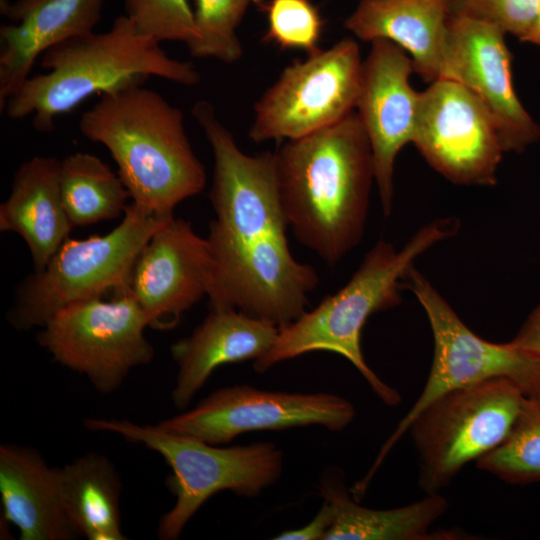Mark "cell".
<instances>
[{
    "label": "cell",
    "instance_id": "obj_1",
    "mask_svg": "<svg viewBox=\"0 0 540 540\" xmlns=\"http://www.w3.org/2000/svg\"><path fill=\"white\" fill-rule=\"evenodd\" d=\"M192 115L214 157L209 308L237 310L282 328L306 311L318 275L290 251L274 154L244 153L206 100L193 105Z\"/></svg>",
    "mask_w": 540,
    "mask_h": 540
},
{
    "label": "cell",
    "instance_id": "obj_2",
    "mask_svg": "<svg viewBox=\"0 0 540 540\" xmlns=\"http://www.w3.org/2000/svg\"><path fill=\"white\" fill-rule=\"evenodd\" d=\"M274 154L281 205L296 239L329 266L362 239L375 182L371 146L353 111Z\"/></svg>",
    "mask_w": 540,
    "mask_h": 540
},
{
    "label": "cell",
    "instance_id": "obj_3",
    "mask_svg": "<svg viewBox=\"0 0 540 540\" xmlns=\"http://www.w3.org/2000/svg\"><path fill=\"white\" fill-rule=\"evenodd\" d=\"M79 130L109 151L132 202L154 214L173 216L180 202L205 187L183 112L142 84L100 95L82 114Z\"/></svg>",
    "mask_w": 540,
    "mask_h": 540
},
{
    "label": "cell",
    "instance_id": "obj_4",
    "mask_svg": "<svg viewBox=\"0 0 540 540\" xmlns=\"http://www.w3.org/2000/svg\"><path fill=\"white\" fill-rule=\"evenodd\" d=\"M45 73L29 76L1 110L11 119L32 115V126L42 133L91 95L142 84L160 77L184 86L200 82L196 67L168 56L155 39L137 31L126 15L111 28L58 43L40 56Z\"/></svg>",
    "mask_w": 540,
    "mask_h": 540
},
{
    "label": "cell",
    "instance_id": "obj_5",
    "mask_svg": "<svg viewBox=\"0 0 540 540\" xmlns=\"http://www.w3.org/2000/svg\"><path fill=\"white\" fill-rule=\"evenodd\" d=\"M457 230L458 222L445 218L425 225L400 250L378 241L339 291L279 328L271 349L254 361V370L263 373L280 362L314 351L337 353L355 366L385 404L399 403V393L366 363L361 349L362 329L371 315L400 304L401 281L414 261Z\"/></svg>",
    "mask_w": 540,
    "mask_h": 540
},
{
    "label": "cell",
    "instance_id": "obj_6",
    "mask_svg": "<svg viewBox=\"0 0 540 540\" xmlns=\"http://www.w3.org/2000/svg\"><path fill=\"white\" fill-rule=\"evenodd\" d=\"M91 431L110 432L157 452L171 468L168 486L174 506L159 520L157 535L177 539L185 525L214 494L231 491L254 498L273 485L283 471L282 451L271 442L217 447L177 435L157 425H139L125 419L86 418Z\"/></svg>",
    "mask_w": 540,
    "mask_h": 540
},
{
    "label": "cell",
    "instance_id": "obj_7",
    "mask_svg": "<svg viewBox=\"0 0 540 540\" xmlns=\"http://www.w3.org/2000/svg\"><path fill=\"white\" fill-rule=\"evenodd\" d=\"M173 216L154 214L135 203L112 231L86 239L68 237L45 268L17 288L8 319L18 330L43 327L60 310L127 290L132 267L152 235Z\"/></svg>",
    "mask_w": 540,
    "mask_h": 540
},
{
    "label": "cell",
    "instance_id": "obj_8",
    "mask_svg": "<svg viewBox=\"0 0 540 540\" xmlns=\"http://www.w3.org/2000/svg\"><path fill=\"white\" fill-rule=\"evenodd\" d=\"M404 281L429 320L434 337V357L424 389L382 446L366 475L368 479H372L415 418L436 399L453 390L505 378L516 383L527 397L536 399L540 396V356L519 348L512 341L494 343L479 337L414 266Z\"/></svg>",
    "mask_w": 540,
    "mask_h": 540
},
{
    "label": "cell",
    "instance_id": "obj_9",
    "mask_svg": "<svg viewBox=\"0 0 540 540\" xmlns=\"http://www.w3.org/2000/svg\"><path fill=\"white\" fill-rule=\"evenodd\" d=\"M528 398L516 383L499 378L453 390L426 407L409 427L420 456L421 489L439 493L467 463L499 446Z\"/></svg>",
    "mask_w": 540,
    "mask_h": 540
},
{
    "label": "cell",
    "instance_id": "obj_10",
    "mask_svg": "<svg viewBox=\"0 0 540 540\" xmlns=\"http://www.w3.org/2000/svg\"><path fill=\"white\" fill-rule=\"evenodd\" d=\"M147 327L144 312L126 290L111 300L93 298L60 310L41 327L37 341L60 365L110 394L133 368L153 360Z\"/></svg>",
    "mask_w": 540,
    "mask_h": 540
},
{
    "label": "cell",
    "instance_id": "obj_11",
    "mask_svg": "<svg viewBox=\"0 0 540 540\" xmlns=\"http://www.w3.org/2000/svg\"><path fill=\"white\" fill-rule=\"evenodd\" d=\"M362 68L359 45L351 37L294 61L255 104L249 138L292 140L342 120L356 108Z\"/></svg>",
    "mask_w": 540,
    "mask_h": 540
},
{
    "label": "cell",
    "instance_id": "obj_12",
    "mask_svg": "<svg viewBox=\"0 0 540 540\" xmlns=\"http://www.w3.org/2000/svg\"><path fill=\"white\" fill-rule=\"evenodd\" d=\"M412 144L426 162L459 185L493 186L504 148L496 122L468 88L439 78L420 91Z\"/></svg>",
    "mask_w": 540,
    "mask_h": 540
},
{
    "label": "cell",
    "instance_id": "obj_13",
    "mask_svg": "<svg viewBox=\"0 0 540 540\" xmlns=\"http://www.w3.org/2000/svg\"><path fill=\"white\" fill-rule=\"evenodd\" d=\"M355 414L350 401L332 393L268 391L242 384L220 388L194 408L156 425L169 433L219 445L260 430L316 425L337 432Z\"/></svg>",
    "mask_w": 540,
    "mask_h": 540
},
{
    "label": "cell",
    "instance_id": "obj_14",
    "mask_svg": "<svg viewBox=\"0 0 540 540\" xmlns=\"http://www.w3.org/2000/svg\"><path fill=\"white\" fill-rule=\"evenodd\" d=\"M505 36L490 23L450 16L440 78L473 92L492 114L504 151L520 153L540 139V126L516 95Z\"/></svg>",
    "mask_w": 540,
    "mask_h": 540
},
{
    "label": "cell",
    "instance_id": "obj_15",
    "mask_svg": "<svg viewBox=\"0 0 540 540\" xmlns=\"http://www.w3.org/2000/svg\"><path fill=\"white\" fill-rule=\"evenodd\" d=\"M414 67L409 55L388 40H375L363 61L357 114L367 134L383 214L393 203L395 160L412 143L420 92L410 82Z\"/></svg>",
    "mask_w": 540,
    "mask_h": 540
},
{
    "label": "cell",
    "instance_id": "obj_16",
    "mask_svg": "<svg viewBox=\"0 0 540 540\" xmlns=\"http://www.w3.org/2000/svg\"><path fill=\"white\" fill-rule=\"evenodd\" d=\"M207 239L190 222L170 218L145 244L130 273L127 291L144 312L148 327L174 328L204 295L211 278Z\"/></svg>",
    "mask_w": 540,
    "mask_h": 540
},
{
    "label": "cell",
    "instance_id": "obj_17",
    "mask_svg": "<svg viewBox=\"0 0 540 540\" xmlns=\"http://www.w3.org/2000/svg\"><path fill=\"white\" fill-rule=\"evenodd\" d=\"M105 0H0V109L50 47L94 32Z\"/></svg>",
    "mask_w": 540,
    "mask_h": 540
},
{
    "label": "cell",
    "instance_id": "obj_18",
    "mask_svg": "<svg viewBox=\"0 0 540 540\" xmlns=\"http://www.w3.org/2000/svg\"><path fill=\"white\" fill-rule=\"evenodd\" d=\"M279 328L233 309H210L206 318L170 352L177 365L173 404L185 409L219 366L257 360L273 346Z\"/></svg>",
    "mask_w": 540,
    "mask_h": 540
},
{
    "label": "cell",
    "instance_id": "obj_19",
    "mask_svg": "<svg viewBox=\"0 0 540 540\" xmlns=\"http://www.w3.org/2000/svg\"><path fill=\"white\" fill-rule=\"evenodd\" d=\"M450 16V0H360L344 26L360 40L396 44L431 83L441 77Z\"/></svg>",
    "mask_w": 540,
    "mask_h": 540
},
{
    "label": "cell",
    "instance_id": "obj_20",
    "mask_svg": "<svg viewBox=\"0 0 540 540\" xmlns=\"http://www.w3.org/2000/svg\"><path fill=\"white\" fill-rule=\"evenodd\" d=\"M0 494L5 520L21 540H71L79 535L61 501L56 467L35 450L0 446Z\"/></svg>",
    "mask_w": 540,
    "mask_h": 540
},
{
    "label": "cell",
    "instance_id": "obj_21",
    "mask_svg": "<svg viewBox=\"0 0 540 540\" xmlns=\"http://www.w3.org/2000/svg\"><path fill=\"white\" fill-rule=\"evenodd\" d=\"M60 164L47 156L23 162L13 174L8 198L0 205V230L22 237L35 272L45 268L73 228L62 203Z\"/></svg>",
    "mask_w": 540,
    "mask_h": 540
},
{
    "label": "cell",
    "instance_id": "obj_22",
    "mask_svg": "<svg viewBox=\"0 0 540 540\" xmlns=\"http://www.w3.org/2000/svg\"><path fill=\"white\" fill-rule=\"evenodd\" d=\"M318 490L334 509V521L324 540H425L456 536L447 532L429 533L430 526L448 506L439 493L427 494L420 501L398 508L370 509L350 496L334 471L324 473Z\"/></svg>",
    "mask_w": 540,
    "mask_h": 540
},
{
    "label": "cell",
    "instance_id": "obj_23",
    "mask_svg": "<svg viewBox=\"0 0 540 540\" xmlns=\"http://www.w3.org/2000/svg\"><path fill=\"white\" fill-rule=\"evenodd\" d=\"M64 510L79 536L124 540L121 531V478L104 455L88 453L56 467Z\"/></svg>",
    "mask_w": 540,
    "mask_h": 540
},
{
    "label": "cell",
    "instance_id": "obj_24",
    "mask_svg": "<svg viewBox=\"0 0 540 540\" xmlns=\"http://www.w3.org/2000/svg\"><path fill=\"white\" fill-rule=\"evenodd\" d=\"M59 184L73 228L120 217L130 198L119 174L90 153L76 152L61 160Z\"/></svg>",
    "mask_w": 540,
    "mask_h": 540
},
{
    "label": "cell",
    "instance_id": "obj_25",
    "mask_svg": "<svg viewBox=\"0 0 540 540\" xmlns=\"http://www.w3.org/2000/svg\"><path fill=\"white\" fill-rule=\"evenodd\" d=\"M477 467L513 484L540 481V403L528 402L508 437L476 461Z\"/></svg>",
    "mask_w": 540,
    "mask_h": 540
},
{
    "label": "cell",
    "instance_id": "obj_26",
    "mask_svg": "<svg viewBox=\"0 0 540 540\" xmlns=\"http://www.w3.org/2000/svg\"><path fill=\"white\" fill-rule=\"evenodd\" d=\"M252 0H194V38L186 45L195 58L238 61L243 53L236 29Z\"/></svg>",
    "mask_w": 540,
    "mask_h": 540
},
{
    "label": "cell",
    "instance_id": "obj_27",
    "mask_svg": "<svg viewBox=\"0 0 540 540\" xmlns=\"http://www.w3.org/2000/svg\"><path fill=\"white\" fill-rule=\"evenodd\" d=\"M265 39L282 49L318 51L323 19L312 0H269Z\"/></svg>",
    "mask_w": 540,
    "mask_h": 540
},
{
    "label": "cell",
    "instance_id": "obj_28",
    "mask_svg": "<svg viewBox=\"0 0 540 540\" xmlns=\"http://www.w3.org/2000/svg\"><path fill=\"white\" fill-rule=\"evenodd\" d=\"M125 15L137 31L161 43L194 38L193 8L189 0H124Z\"/></svg>",
    "mask_w": 540,
    "mask_h": 540
},
{
    "label": "cell",
    "instance_id": "obj_29",
    "mask_svg": "<svg viewBox=\"0 0 540 540\" xmlns=\"http://www.w3.org/2000/svg\"><path fill=\"white\" fill-rule=\"evenodd\" d=\"M451 16L490 23L524 42L538 14L540 0H450Z\"/></svg>",
    "mask_w": 540,
    "mask_h": 540
},
{
    "label": "cell",
    "instance_id": "obj_30",
    "mask_svg": "<svg viewBox=\"0 0 540 540\" xmlns=\"http://www.w3.org/2000/svg\"><path fill=\"white\" fill-rule=\"evenodd\" d=\"M334 521V509L331 503L324 500L315 517L306 525L276 535V540H324Z\"/></svg>",
    "mask_w": 540,
    "mask_h": 540
},
{
    "label": "cell",
    "instance_id": "obj_31",
    "mask_svg": "<svg viewBox=\"0 0 540 540\" xmlns=\"http://www.w3.org/2000/svg\"><path fill=\"white\" fill-rule=\"evenodd\" d=\"M512 342L519 348L540 356V304L528 316Z\"/></svg>",
    "mask_w": 540,
    "mask_h": 540
},
{
    "label": "cell",
    "instance_id": "obj_32",
    "mask_svg": "<svg viewBox=\"0 0 540 540\" xmlns=\"http://www.w3.org/2000/svg\"><path fill=\"white\" fill-rule=\"evenodd\" d=\"M524 42L531 43L540 47V4L536 21Z\"/></svg>",
    "mask_w": 540,
    "mask_h": 540
},
{
    "label": "cell",
    "instance_id": "obj_33",
    "mask_svg": "<svg viewBox=\"0 0 540 540\" xmlns=\"http://www.w3.org/2000/svg\"><path fill=\"white\" fill-rule=\"evenodd\" d=\"M267 0H252L254 4L263 5Z\"/></svg>",
    "mask_w": 540,
    "mask_h": 540
},
{
    "label": "cell",
    "instance_id": "obj_34",
    "mask_svg": "<svg viewBox=\"0 0 540 540\" xmlns=\"http://www.w3.org/2000/svg\"><path fill=\"white\" fill-rule=\"evenodd\" d=\"M536 400H538V401H539V403H540V396H539L538 398H536Z\"/></svg>",
    "mask_w": 540,
    "mask_h": 540
}]
</instances>
